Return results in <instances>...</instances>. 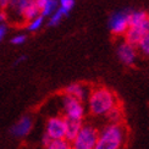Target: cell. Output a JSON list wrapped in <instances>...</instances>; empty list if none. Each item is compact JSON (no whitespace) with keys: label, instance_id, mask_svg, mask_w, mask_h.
Here are the masks:
<instances>
[{"label":"cell","instance_id":"cell-1","mask_svg":"<svg viewBox=\"0 0 149 149\" xmlns=\"http://www.w3.org/2000/svg\"><path fill=\"white\" fill-rule=\"evenodd\" d=\"M119 98L115 93L103 86L93 87L86 100L87 113L94 117H105L109 111L119 105Z\"/></svg>","mask_w":149,"mask_h":149},{"label":"cell","instance_id":"cell-2","mask_svg":"<svg viewBox=\"0 0 149 149\" xmlns=\"http://www.w3.org/2000/svg\"><path fill=\"white\" fill-rule=\"evenodd\" d=\"M127 139V128L123 123H110L99 128L94 149H123Z\"/></svg>","mask_w":149,"mask_h":149},{"label":"cell","instance_id":"cell-3","mask_svg":"<svg viewBox=\"0 0 149 149\" xmlns=\"http://www.w3.org/2000/svg\"><path fill=\"white\" fill-rule=\"evenodd\" d=\"M99 128L91 122H83L82 127L78 131L70 143L71 149H94L97 138H98Z\"/></svg>","mask_w":149,"mask_h":149},{"label":"cell","instance_id":"cell-4","mask_svg":"<svg viewBox=\"0 0 149 149\" xmlns=\"http://www.w3.org/2000/svg\"><path fill=\"white\" fill-rule=\"evenodd\" d=\"M61 110H63V116L65 119L84 121L87 115L86 103L66 94H64V97L61 98Z\"/></svg>","mask_w":149,"mask_h":149},{"label":"cell","instance_id":"cell-5","mask_svg":"<svg viewBox=\"0 0 149 149\" xmlns=\"http://www.w3.org/2000/svg\"><path fill=\"white\" fill-rule=\"evenodd\" d=\"M131 10H121L116 11L109 18V29L111 34L115 37H123L128 28V15Z\"/></svg>","mask_w":149,"mask_h":149},{"label":"cell","instance_id":"cell-6","mask_svg":"<svg viewBox=\"0 0 149 149\" xmlns=\"http://www.w3.org/2000/svg\"><path fill=\"white\" fill-rule=\"evenodd\" d=\"M65 132H66V123H65V117L63 115H54L47 120L44 133L50 139L65 138Z\"/></svg>","mask_w":149,"mask_h":149},{"label":"cell","instance_id":"cell-7","mask_svg":"<svg viewBox=\"0 0 149 149\" xmlns=\"http://www.w3.org/2000/svg\"><path fill=\"white\" fill-rule=\"evenodd\" d=\"M32 1V0H9L8 5L5 8V12L8 15V21L15 23V24H21L23 22V11L27 8V5Z\"/></svg>","mask_w":149,"mask_h":149},{"label":"cell","instance_id":"cell-8","mask_svg":"<svg viewBox=\"0 0 149 149\" xmlns=\"http://www.w3.org/2000/svg\"><path fill=\"white\" fill-rule=\"evenodd\" d=\"M116 55L123 65L132 66L137 60V47L130 44L126 40H122L116 48Z\"/></svg>","mask_w":149,"mask_h":149},{"label":"cell","instance_id":"cell-9","mask_svg":"<svg viewBox=\"0 0 149 149\" xmlns=\"http://www.w3.org/2000/svg\"><path fill=\"white\" fill-rule=\"evenodd\" d=\"M32 128H33V119L28 115H24L12 125V127L10 128V133L15 138H24L31 133Z\"/></svg>","mask_w":149,"mask_h":149},{"label":"cell","instance_id":"cell-10","mask_svg":"<svg viewBox=\"0 0 149 149\" xmlns=\"http://www.w3.org/2000/svg\"><path fill=\"white\" fill-rule=\"evenodd\" d=\"M89 92H91V87H88L84 83H79V82L70 83L69 86H66L64 88V94L76 98L78 100L84 102V103L87 100V98H88Z\"/></svg>","mask_w":149,"mask_h":149},{"label":"cell","instance_id":"cell-11","mask_svg":"<svg viewBox=\"0 0 149 149\" xmlns=\"http://www.w3.org/2000/svg\"><path fill=\"white\" fill-rule=\"evenodd\" d=\"M149 31V27H136V26H130L127 31L123 34V38L130 44L137 47L142 38L146 36V33Z\"/></svg>","mask_w":149,"mask_h":149},{"label":"cell","instance_id":"cell-12","mask_svg":"<svg viewBox=\"0 0 149 149\" xmlns=\"http://www.w3.org/2000/svg\"><path fill=\"white\" fill-rule=\"evenodd\" d=\"M136 26V27H149V20H148V12L142 10H134L130 11L128 15V27Z\"/></svg>","mask_w":149,"mask_h":149},{"label":"cell","instance_id":"cell-13","mask_svg":"<svg viewBox=\"0 0 149 149\" xmlns=\"http://www.w3.org/2000/svg\"><path fill=\"white\" fill-rule=\"evenodd\" d=\"M36 4L43 17H49L59 8V0H36Z\"/></svg>","mask_w":149,"mask_h":149},{"label":"cell","instance_id":"cell-14","mask_svg":"<svg viewBox=\"0 0 149 149\" xmlns=\"http://www.w3.org/2000/svg\"><path fill=\"white\" fill-rule=\"evenodd\" d=\"M82 120H74V119H65V123H66V132H65V138L67 141H72L76 134L78 133V131L81 130L83 125Z\"/></svg>","mask_w":149,"mask_h":149},{"label":"cell","instance_id":"cell-15","mask_svg":"<svg viewBox=\"0 0 149 149\" xmlns=\"http://www.w3.org/2000/svg\"><path fill=\"white\" fill-rule=\"evenodd\" d=\"M105 121L110 123H123V110L121 105H116L115 108L111 109L109 113L105 115Z\"/></svg>","mask_w":149,"mask_h":149},{"label":"cell","instance_id":"cell-16","mask_svg":"<svg viewBox=\"0 0 149 149\" xmlns=\"http://www.w3.org/2000/svg\"><path fill=\"white\" fill-rule=\"evenodd\" d=\"M40 15V11H39V8H38V5L36 4V0H32L28 5H27V8L24 9L23 11V22L26 23L27 21H31L32 18L37 17V16H39Z\"/></svg>","mask_w":149,"mask_h":149},{"label":"cell","instance_id":"cell-17","mask_svg":"<svg viewBox=\"0 0 149 149\" xmlns=\"http://www.w3.org/2000/svg\"><path fill=\"white\" fill-rule=\"evenodd\" d=\"M44 23H45V17L39 15V16L32 18L31 21L26 22V29L28 32H38V31L44 26Z\"/></svg>","mask_w":149,"mask_h":149},{"label":"cell","instance_id":"cell-18","mask_svg":"<svg viewBox=\"0 0 149 149\" xmlns=\"http://www.w3.org/2000/svg\"><path fill=\"white\" fill-rule=\"evenodd\" d=\"M44 149H71V143L66 138L50 139V142L44 146Z\"/></svg>","mask_w":149,"mask_h":149},{"label":"cell","instance_id":"cell-19","mask_svg":"<svg viewBox=\"0 0 149 149\" xmlns=\"http://www.w3.org/2000/svg\"><path fill=\"white\" fill-rule=\"evenodd\" d=\"M66 15L64 14V11L63 10H60L59 8H58V10L55 11V12H53V14L49 16L48 18H49V21H48V24L50 27H54V26H58V24L64 20V17H65Z\"/></svg>","mask_w":149,"mask_h":149},{"label":"cell","instance_id":"cell-20","mask_svg":"<svg viewBox=\"0 0 149 149\" xmlns=\"http://www.w3.org/2000/svg\"><path fill=\"white\" fill-rule=\"evenodd\" d=\"M137 49H139L141 53H143L144 55L149 56V31L139 42V44L137 45Z\"/></svg>","mask_w":149,"mask_h":149},{"label":"cell","instance_id":"cell-21","mask_svg":"<svg viewBox=\"0 0 149 149\" xmlns=\"http://www.w3.org/2000/svg\"><path fill=\"white\" fill-rule=\"evenodd\" d=\"M73 6H74V0H59V9L63 10L66 16L70 14Z\"/></svg>","mask_w":149,"mask_h":149},{"label":"cell","instance_id":"cell-22","mask_svg":"<svg viewBox=\"0 0 149 149\" xmlns=\"http://www.w3.org/2000/svg\"><path fill=\"white\" fill-rule=\"evenodd\" d=\"M26 40H27V36L20 32V33H16L14 37H12L10 42H11V44H14V45H22L26 43Z\"/></svg>","mask_w":149,"mask_h":149},{"label":"cell","instance_id":"cell-23","mask_svg":"<svg viewBox=\"0 0 149 149\" xmlns=\"http://www.w3.org/2000/svg\"><path fill=\"white\" fill-rule=\"evenodd\" d=\"M6 33H8V26H6V23H1L0 24V43L4 40Z\"/></svg>","mask_w":149,"mask_h":149},{"label":"cell","instance_id":"cell-24","mask_svg":"<svg viewBox=\"0 0 149 149\" xmlns=\"http://www.w3.org/2000/svg\"><path fill=\"white\" fill-rule=\"evenodd\" d=\"M6 21H8V15H6V12H5V9L0 8V24L5 23Z\"/></svg>","mask_w":149,"mask_h":149},{"label":"cell","instance_id":"cell-25","mask_svg":"<svg viewBox=\"0 0 149 149\" xmlns=\"http://www.w3.org/2000/svg\"><path fill=\"white\" fill-rule=\"evenodd\" d=\"M49 142H50V138H49L45 133H43V136H42V146H43V147L47 146Z\"/></svg>","mask_w":149,"mask_h":149},{"label":"cell","instance_id":"cell-26","mask_svg":"<svg viewBox=\"0 0 149 149\" xmlns=\"http://www.w3.org/2000/svg\"><path fill=\"white\" fill-rule=\"evenodd\" d=\"M24 59H26V55H21L20 58H17V59H16V63H15V65H18V64H21L22 61H24Z\"/></svg>","mask_w":149,"mask_h":149},{"label":"cell","instance_id":"cell-27","mask_svg":"<svg viewBox=\"0 0 149 149\" xmlns=\"http://www.w3.org/2000/svg\"><path fill=\"white\" fill-rule=\"evenodd\" d=\"M8 3H9V0H0V8L5 9L6 5H8Z\"/></svg>","mask_w":149,"mask_h":149},{"label":"cell","instance_id":"cell-28","mask_svg":"<svg viewBox=\"0 0 149 149\" xmlns=\"http://www.w3.org/2000/svg\"><path fill=\"white\" fill-rule=\"evenodd\" d=\"M148 20H149V12H148Z\"/></svg>","mask_w":149,"mask_h":149}]
</instances>
